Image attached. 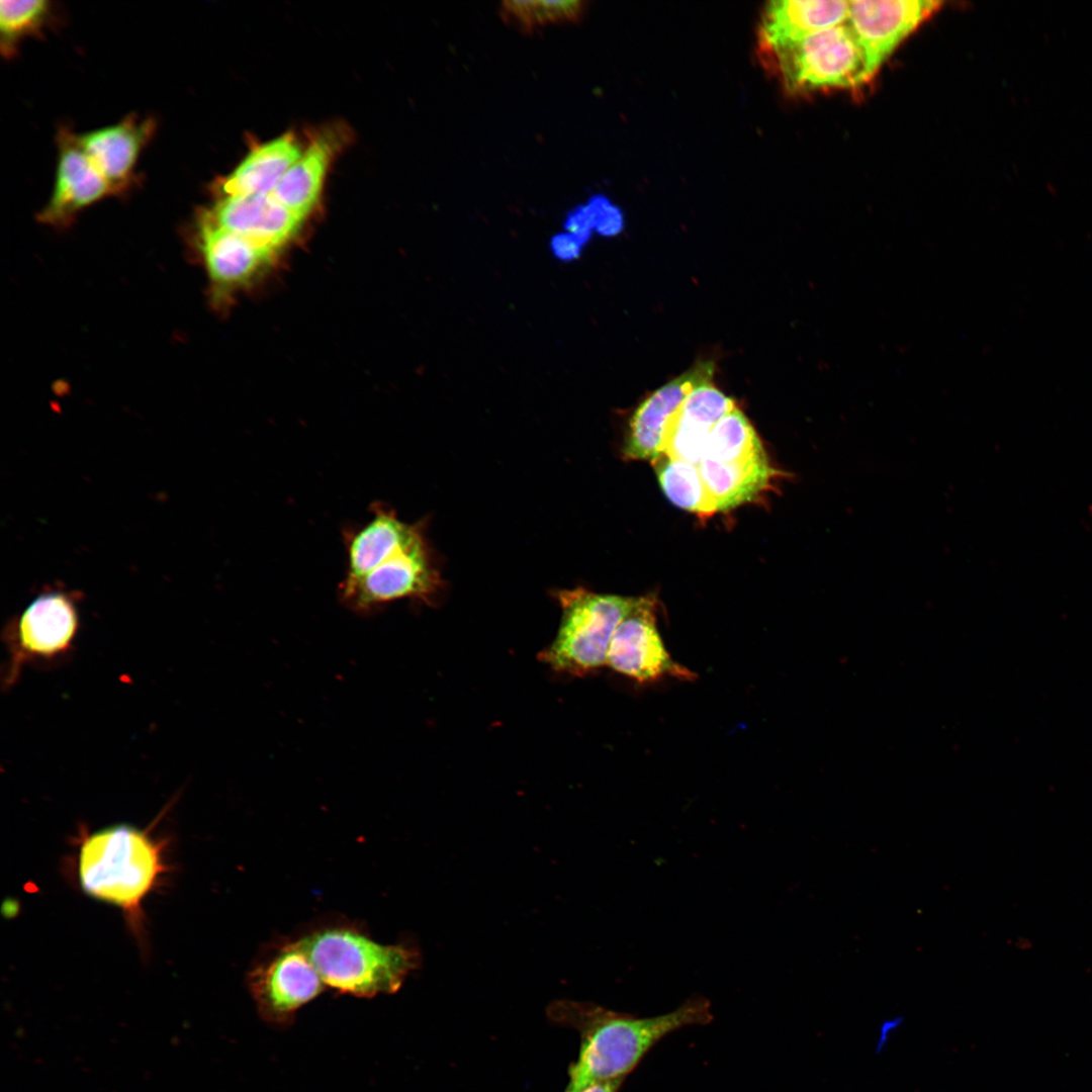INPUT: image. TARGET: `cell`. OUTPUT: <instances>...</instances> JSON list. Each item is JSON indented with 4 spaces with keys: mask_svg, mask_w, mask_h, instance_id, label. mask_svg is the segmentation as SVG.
Masks as SVG:
<instances>
[{
    "mask_svg": "<svg viewBox=\"0 0 1092 1092\" xmlns=\"http://www.w3.org/2000/svg\"><path fill=\"white\" fill-rule=\"evenodd\" d=\"M362 524L342 530L345 575L341 603L369 615L400 599L431 603L441 586L421 523L407 524L382 502H373Z\"/></svg>",
    "mask_w": 1092,
    "mask_h": 1092,
    "instance_id": "6da1fadb",
    "label": "cell"
},
{
    "mask_svg": "<svg viewBox=\"0 0 1092 1092\" xmlns=\"http://www.w3.org/2000/svg\"><path fill=\"white\" fill-rule=\"evenodd\" d=\"M546 1013L552 1022L575 1029L580 1037L563 1092H581L595 1084L624 1080L661 1039L713 1020L711 1003L702 996H693L676 1009L651 1017L568 999L551 1002Z\"/></svg>",
    "mask_w": 1092,
    "mask_h": 1092,
    "instance_id": "7a4b0ae2",
    "label": "cell"
},
{
    "mask_svg": "<svg viewBox=\"0 0 1092 1092\" xmlns=\"http://www.w3.org/2000/svg\"><path fill=\"white\" fill-rule=\"evenodd\" d=\"M295 941L326 986L358 997L395 993L421 964L418 946L382 944L354 926L317 928Z\"/></svg>",
    "mask_w": 1092,
    "mask_h": 1092,
    "instance_id": "3957f363",
    "label": "cell"
},
{
    "mask_svg": "<svg viewBox=\"0 0 1092 1092\" xmlns=\"http://www.w3.org/2000/svg\"><path fill=\"white\" fill-rule=\"evenodd\" d=\"M163 870L160 844L129 825L94 832L80 848L78 874L82 889L132 915Z\"/></svg>",
    "mask_w": 1092,
    "mask_h": 1092,
    "instance_id": "277c9868",
    "label": "cell"
},
{
    "mask_svg": "<svg viewBox=\"0 0 1092 1092\" xmlns=\"http://www.w3.org/2000/svg\"><path fill=\"white\" fill-rule=\"evenodd\" d=\"M562 617L557 635L538 657L559 672L584 675L607 663L612 637L635 598L582 587L557 593Z\"/></svg>",
    "mask_w": 1092,
    "mask_h": 1092,
    "instance_id": "5b68a950",
    "label": "cell"
},
{
    "mask_svg": "<svg viewBox=\"0 0 1092 1092\" xmlns=\"http://www.w3.org/2000/svg\"><path fill=\"white\" fill-rule=\"evenodd\" d=\"M78 602L70 590H42L10 619L3 631L4 688L16 682L24 665L55 662L72 650L80 628Z\"/></svg>",
    "mask_w": 1092,
    "mask_h": 1092,
    "instance_id": "8992f818",
    "label": "cell"
},
{
    "mask_svg": "<svg viewBox=\"0 0 1092 1092\" xmlns=\"http://www.w3.org/2000/svg\"><path fill=\"white\" fill-rule=\"evenodd\" d=\"M765 53L792 93L856 88L870 81L863 53L846 22Z\"/></svg>",
    "mask_w": 1092,
    "mask_h": 1092,
    "instance_id": "52a82bcc",
    "label": "cell"
},
{
    "mask_svg": "<svg viewBox=\"0 0 1092 1092\" xmlns=\"http://www.w3.org/2000/svg\"><path fill=\"white\" fill-rule=\"evenodd\" d=\"M248 985L260 1015L274 1024L290 1022L326 986L295 940L257 964L249 973Z\"/></svg>",
    "mask_w": 1092,
    "mask_h": 1092,
    "instance_id": "ba28073f",
    "label": "cell"
},
{
    "mask_svg": "<svg viewBox=\"0 0 1092 1092\" xmlns=\"http://www.w3.org/2000/svg\"><path fill=\"white\" fill-rule=\"evenodd\" d=\"M607 664L641 682L665 675L688 680L696 677L665 649L656 627V600L647 596L635 598L632 609L617 627Z\"/></svg>",
    "mask_w": 1092,
    "mask_h": 1092,
    "instance_id": "9c48e42d",
    "label": "cell"
},
{
    "mask_svg": "<svg viewBox=\"0 0 1092 1092\" xmlns=\"http://www.w3.org/2000/svg\"><path fill=\"white\" fill-rule=\"evenodd\" d=\"M940 5L928 0L849 1L846 23L863 53L870 80L896 48Z\"/></svg>",
    "mask_w": 1092,
    "mask_h": 1092,
    "instance_id": "30bf717a",
    "label": "cell"
},
{
    "mask_svg": "<svg viewBox=\"0 0 1092 1092\" xmlns=\"http://www.w3.org/2000/svg\"><path fill=\"white\" fill-rule=\"evenodd\" d=\"M714 364L703 361L649 395L634 412L624 446V456L653 462L665 453L671 428L687 396L698 386L712 382Z\"/></svg>",
    "mask_w": 1092,
    "mask_h": 1092,
    "instance_id": "8fae6325",
    "label": "cell"
},
{
    "mask_svg": "<svg viewBox=\"0 0 1092 1092\" xmlns=\"http://www.w3.org/2000/svg\"><path fill=\"white\" fill-rule=\"evenodd\" d=\"M192 243L207 272L216 302L249 281L275 253L221 228L204 210L197 216Z\"/></svg>",
    "mask_w": 1092,
    "mask_h": 1092,
    "instance_id": "7c38bea8",
    "label": "cell"
},
{
    "mask_svg": "<svg viewBox=\"0 0 1092 1092\" xmlns=\"http://www.w3.org/2000/svg\"><path fill=\"white\" fill-rule=\"evenodd\" d=\"M58 166L52 195L37 219L56 228L70 225L84 208L117 194L67 128L58 134Z\"/></svg>",
    "mask_w": 1092,
    "mask_h": 1092,
    "instance_id": "4fadbf2b",
    "label": "cell"
},
{
    "mask_svg": "<svg viewBox=\"0 0 1092 1092\" xmlns=\"http://www.w3.org/2000/svg\"><path fill=\"white\" fill-rule=\"evenodd\" d=\"M204 211L221 228L274 252L298 232L304 219L272 194L221 196Z\"/></svg>",
    "mask_w": 1092,
    "mask_h": 1092,
    "instance_id": "5bb4252c",
    "label": "cell"
},
{
    "mask_svg": "<svg viewBox=\"0 0 1092 1092\" xmlns=\"http://www.w3.org/2000/svg\"><path fill=\"white\" fill-rule=\"evenodd\" d=\"M155 129L153 118L130 114L117 123L76 136L92 164L118 194L129 185L139 156Z\"/></svg>",
    "mask_w": 1092,
    "mask_h": 1092,
    "instance_id": "9a60e30c",
    "label": "cell"
},
{
    "mask_svg": "<svg viewBox=\"0 0 1092 1092\" xmlns=\"http://www.w3.org/2000/svg\"><path fill=\"white\" fill-rule=\"evenodd\" d=\"M848 12L849 1H771L761 16V49L765 52L782 49L817 31L843 24Z\"/></svg>",
    "mask_w": 1092,
    "mask_h": 1092,
    "instance_id": "2e32d148",
    "label": "cell"
},
{
    "mask_svg": "<svg viewBox=\"0 0 1092 1092\" xmlns=\"http://www.w3.org/2000/svg\"><path fill=\"white\" fill-rule=\"evenodd\" d=\"M735 407L734 400L712 382L696 387L678 412L664 454L699 464L705 457L711 430Z\"/></svg>",
    "mask_w": 1092,
    "mask_h": 1092,
    "instance_id": "e0dca14e",
    "label": "cell"
},
{
    "mask_svg": "<svg viewBox=\"0 0 1092 1092\" xmlns=\"http://www.w3.org/2000/svg\"><path fill=\"white\" fill-rule=\"evenodd\" d=\"M698 465L716 512L752 502L778 476L764 450L732 461L704 457Z\"/></svg>",
    "mask_w": 1092,
    "mask_h": 1092,
    "instance_id": "ac0fdd59",
    "label": "cell"
},
{
    "mask_svg": "<svg viewBox=\"0 0 1092 1092\" xmlns=\"http://www.w3.org/2000/svg\"><path fill=\"white\" fill-rule=\"evenodd\" d=\"M302 150L291 133L253 149L219 184L222 196L271 194Z\"/></svg>",
    "mask_w": 1092,
    "mask_h": 1092,
    "instance_id": "d6986e66",
    "label": "cell"
},
{
    "mask_svg": "<svg viewBox=\"0 0 1092 1092\" xmlns=\"http://www.w3.org/2000/svg\"><path fill=\"white\" fill-rule=\"evenodd\" d=\"M337 144L332 135L314 139L281 178L272 196L305 218L316 204Z\"/></svg>",
    "mask_w": 1092,
    "mask_h": 1092,
    "instance_id": "ffe728a7",
    "label": "cell"
},
{
    "mask_svg": "<svg viewBox=\"0 0 1092 1092\" xmlns=\"http://www.w3.org/2000/svg\"><path fill=\"white\" fill-rule=\"evenodd\" d=\"M660 487L676 507L708 518L716 513L699 465L661 455L653 462Z\"/></svg>",
    "mask_w": 1092,
    "mask_h": 1092,
    "instance_id": "44dd1931",
    "label": "cell"
},
{
    "mask_svg": "<svg viewBox=\"0 0 1092 1092\" xmlns=\"http://www.w3.org/2000/svg\"><path fill=\"white\" fill-rule=\"evenodd\" d=\"M584 1H503V21L525 34L550 24L574 23L585 11Z\"/></svg>",
    "mask_w": 1092,
    "mask_h": 1092,
    "instance_id": "7402d4cb",
    "label": "cell"
},
{
    "mask_svg": "<svg viewBox=\"0 0 1092 1092\" xmlns=\"http://www.w3.org/2000/svg\"><path fill=\"white\" fill-rule=\"evenodd\" d=\"M53 16L46 0H2L0 2V48L4 57L16 54L19 42L38 34Z\"/></svg>",
    "mask_w": 1092,
    "mask_h": 1092,
    "instance_id": "603a6c76",
    "label": "cell"
},
{
    "mask_svg": "<svg viewBox=\"0 0 1092 1092\" xmlns=\"http://www.w3.org/2000/svg\"><path fill=\"white\" fill-rule=\"evenodd\" d=\"M763 450L750 422L739 408L735 407L711 430L705 457L717 461H732L752 456Z\"/></svg>",
    "mask_w": 1092,
    "mask_h": 1092,
    "instance_id": "cb8c5ba5",
    "label": "cell"
},
{
    "mask_svg": "<svg viewBox=\"0 0 1092 1092\" xmlns=\"http://www.w3.org/2000/svg\"><path fill=\"white\" fill-rule=\"evenodd\" d=\"M585 205L593 216L594 229L597 232L610 236L621 231L623 226L622 212L611 203L608 197L603 194L593 195Z\"/></svg>",
    "mask_w": 1092,
    "mask_h": 1092,
    "instance_id": "d4e9b609",
    "label": "cell"
},
{
    "mask_svg": "<svg viewBox=\"0 0 1092 1092\" xmlns=\"http://www.w3.org/2000/svg\"><path fill=\"white\" fill-rule=\"evenodd\" d=\"M564 226L567 233L575 236L584 244L594 229L593 216L586 205H578L570 210L565 218Z\"/></svg>",
    "mask_w": 1092,
    "mask_h": 1092,
    "instance_id": "484cf974",
    "label": "cell"
},
{
    "mask_svg": "<svg viewBox=\"0 0 1092 1092\" xmlns=\"http://www.w3.org/2000/svg\"><path fill=\"white\" fill-rule=\"evenodd\" d=\"M582 243L569 233L558 234L551 240V248L556 257L563 260L578 256Z\"/></svg>",
    "mask_w": 1092,
    "mask_h": 1092,
    "instance_id": "4316f807",
    "label": "cell"
},
{
    "mask_svg": "<svg viewBox=\"0 0 1092 1092\" xmlns=\"http://www.w3.org/2000/svg\"><path fill=\"white\" fill-rule=\"evenodd\" d=\"M904 1022V1017L901 1015L893 1016L884 1019L879 1027L878 1038L876 1042L875 1052L877 1055L881 1054L886 1048L891 1034L899 1028Z\"/></svg>",
    "mask_w": 1092,
    "mask_h": 1092,
    "instance_id": "83f0119b",
    "label": "cell"
},
{
    "mask_svg": "<svg viewBox=\"0 0 1092 1092\" xmlns=\"http://www.w3.org/2000/svg\"><path fill=\"white\" fill-rule=\"evenodd\" d=\"M624 1080H614L595 1084L582 1090L581 1092H618Z\"/></svg>",
    "mask_w": 1092,
    "mask_h": 1092,
    "instance_id": "f1b7e54d",
    "label": "cell"
}]
</instances>
